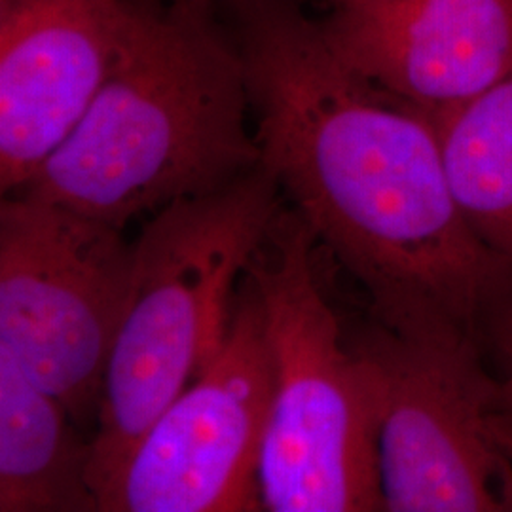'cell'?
<instances>
[{
  "mask_svg": "<svg viewBox=\"0 0 512 512\" xmlns=\"http://www.w3.org/2000/svg\"><path fill=\"white\" fill-rule=\"evenodd\" d=\"M238 14L260 165L393 330L456 327L484 351L512 329V268L459 209L439 133L355 71L293 0Z\"/></svg>",
  "mask_w": 512,
  "mask_h": 512,
  "instance_id": "cell-1",
  "label": "cell"
},
{
  "mask_svg": "<svg viewBox=\"0 0 512 512\" xmlns=\"http://www.w3.org/2000/svg\"><path fill=\"white\" fill-rule=\"evenodd\" d=\"M245 61L209 0L129 2L109 74L63 145L14 194L122 228L260 165ZM10 196V194H8Z\"/></svg>",
  "mask_w": 512,
  "mask_h": 512,
  "instance_id": "cell-2",
  "label": "cell"
},
{
  "mask_svg": "<svg viewBox=\"0 0 512 512\" xmlns=\"http://www.w3.org/2000/svg\"><path fill=\"white\" fill-rule=\"evenodd\" d=\"M281 207L279 186L258 165L217 192L160 209L133 241L128 306L92 439L90 484L99 509L152 421L219 355L236 285Z\"/></svg>",
  "mask_w": 512,
  "mask_h": 512,
  "instance_id": "cell-3",
  "label": "cell"
},
{
  "mask_svg": "<svg viewBox=\"0 0 512 512\" xmlns=\"http://www.w3.org/2000/svg\"><path fill=\"white\" fill-rule=\"evenodd\" d=\"M315 245L308 224L283 203L247 268L272 363L262 509L385 511L378 387L323 291Z\"/></svg>",
  "mask_w": 512,
  "mask_h": 512,
  "instance_id": "cell-4",
  "label": "cell"
},
{
  "mask_svg": "<svg viewBox=\"0 0 512 512\" xmlns=\"http://www.w3.org/2000/svg\"><path fill=\"white\" fill-rule=\"evenodd\" d=\"M348 338L378 387L385 511H512V463L488 429L499 380L484 348L454 327L393 330L376 319Z\"/></svg>",
  "mask_w": 512,
  "mask_h": 512,
  "instance_id": "cell-5",
  "label": "cell"
},
{
  "mask_svg": "<svg viewBox=\"0 0 512 512\" xmlns=\"http://www.w3.org/2000/svg\"><path fill=\"white\" fill-rule=\"evenodd\" d=\"M131 274L122 228L27 194L0 203V348L74 423L99 414Z\"/></svg>",
  "mask_w": 512,
  "mask_h": 512,
  "instance_id": "cell-6",
  "label": "cell"
},
{
  "mask_svg": "<svg viewBox=\"0 0 512 512\" xmlns=\"http://www.w3.org/2000/svg\"><path fill=\"white\" fill-rule=\"evenodd\" d=\"M270 404L262 306L245 272L219 355L152 421L101 512L264 511L258 469Z\"/></svg>",
  "mask_w": 512,
  "mask_h": 512,
  "instance_id": "cell-7",
  "label": "cell"
},
{
  "mask_svg": "<svg viewBox=\"0 0 512 512\" xmlns=\"http://www.w3.org/2000/svg\"><path fill=\"white\" fill-rule=\"evenodd\" d=\"M129 0H0V192L29 183L105 82Z\"/></svg>",
  "mask_w": 512,
  "mask_h": 512,
  "instance_id": "cell-8",
  "label": "cell"
},
{
  "mask_svg": "<svg viewBox=\"0 0 512 512\" xmlns=\"http://www.w3.org/2000/svg\"><path fill=\"white\" fill-rule=\"evenodd\" d=\"M321 25L355 71L427 112L512 74V0H338Z\"/></svg>",
  "mask_w": 512,
  "mask_h": 512,
  "instance_id": "cell-9",
  "label": "cell"
},
{
  "mask_svg": "<svg viewBox=\"0 0 512 512\" xmlns=\"http://www.w3.org/2000/svg\"><path fill=\"white\" fill-rule=\"evenodd\" d=\"M71 421L0 348V512H101L90 484L92 440Z\"/></svg>",
  "mask_w": 512,
  "mask_h": 512,
  "instance_id": "cell-10",
  "label": "cell"
},
{
  "mask_svg": "<svg viewBox=\"0 0 512 512\" xmlns=\"http://www.w3.org/2000/svg\"><path fill=\"white\" fill-rule=\"evenodd\" d=\"M429 116L459 209L476 238L512 268V74L473 101Z\"/></svg>",
  "mask_w": 512,
  "mask_h": 512,
  "instance_id": "cell-11",
  "label": "cell"
},
{
  "mask_svg": "<svg viewBox=\"0 0 512 512\" xmlns=\"http://www.w3.org/2000/svg\"><path fill=\"white\" fill-rule=\"evenodd\" d=\"M497 353L505 363L503 378L499 380V412L512 416V329L501 340Z\"/></svg>",
  "mask_w": 512,
  "mask_h": 512,
  "instance_id": "cell-12",
  "label": "cell"
},
{
  "mask_svg": "<svg viewBox=\"0 0 512 512\" xmlns=\"http://www.w3.org/2000/svg\"><path fill=\"white\" fill-rule=\"evenodd\" d=\"M490 437L503 452V456L512 463V416L505 412H494L488 421Z\"/></svg>",
  "mask_w": 512,
  "mask_h": 512,
  "instance_id": "cell-13",
  "label": "cell"
},
{
  "mask_svg": "<svg viewBox=\"0 0 512 512\" xmlns=\"http://www.w3.org/2000/svg\"><path fill=\"white\" fill-rule=\"evenodd\" d=\"M327 2V6H330V4H334V2H338V0H325Z\"/></svg>",
  "mask_w": 512,
  "mask_h": 512,
  "instance_id": "cell-14",
  "label": "cell"
}]
</instances>
